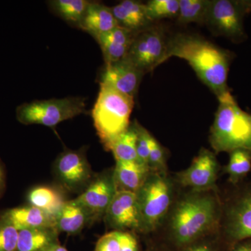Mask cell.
I'll return each mask as SVG.
<instances>
[{
  "instance_id": "6da1fadb",
  "label": "cell",
  "mask_w": 251,
  "mask_h": 251,
  "mask_svg": "<svg viewBox=\"0 0 251 251\" xmlns=\"http://www.w3.org/2000/svg\"><path fill=\"white\" fill-rule=\"evenodd\" d=\"M175 199L166 219L175 247L181 250L220 229L222 203L217 191L190 190Z\"/></svg>"
},
{
  "instance_id": "7a4b0ae2",
  "label": "cell",
  "mask_w": 251,
  "mask_h": 251,
  "mask_svg": "<svg viewBox=\"0 0 251 251\" xmlns=\"http://www.w3.org/2000/svg\"><path fill=\"white\" fill-rule=\"evenodd\" d=\"M172 57L187 61L200 80L219 99L231 93L227 81L233 54L199 36L177 34L169 38L164 62Z\"/></svg>"
},
{
  "instance_id": "3957f363",
  "label": "cell",
  "mask_w": 251,
  "mask_h": 251,
  "mask_svg": "<svg viewBox=\"0 0 251 251\" xmlns=\"http://www.w3.org/2000/svg\"><path fill=\"white\" fill-rule=\"evenodd\" d=\"M219 102L209 142L215 153L244 150L251 152V114L239 108L231 93Z\"/></svg>"
},
{
  "instance_id": "277c9868",
  "label": "cell",
  "mask_w": 251,
  "mask_h": 251,
  "mask_svg": "<svg viewBox=\"0 0 251 251\" xmlns=\"http://www.w3.org/2000/svg\"><path fill=\"white\" fill-rule=\"evenodd\" d=\"M134 99L108 85L100 84L97 101L92 110L94 125L106 149L130 126Z\"/></svg>"
},
{
  "instance_id": "5b68a950",
  "label": "cell",
  "mask_w": 251,
  "mask_h": 251,
  "mask_svg": "<svg viewBox=\"0 0 251 251\" xmlns=\"http://www.w3.org/2000/svg\"><path fill=\"white\" fill-rule=\"evenodd\" d=\"M175 180L168 173L150 171L136 194L141 232H153L166 221L175 202Z\"/></svg>"
},
{
  "instance_id": "8992f818",
  "label": "cell",
  "mask_w": 251,
  "mask_h": 251,
  "mask_svg": "<svg viewBox=\"0 0 251 251\" xmlns=\"http://www.w3.org/2000/svg\"><path fill=\"white\" fill-rule=\"evenodd\" d=\"M85 110V99L83 97L34 100L19 105L16 108V118L24 125L54 127L61 122L84 113Z\"/></svg>"
},
{
  "instance_id": "52a82bcc",
  "label": "cell",
  "mask_w": 251,
  "mask_h": 251,
  "mask_svg": "<svg viewBox=\"0 0 251 251\" xmlns=\"http://www.w3.org/2000/svg\"><path fill=\"white\" fill-rule=\"evenodd\" d=\"M249 13L248 0H211L204 24L216 36L242 42L247 38L244 18Z\"/></svg>"
},
{
  "instance_id": "ba28073f",
  "label": "cell",
  "mask_w": 251,
  "mask_h": 251,
  "mask_svg": "<svg viewBox=\"0 0 251 251\" xmlns=\"http://www.w3.org/2000/svg\"><path fill=\"white\" fill-rule=\"evenodd\" d=\"M168 38L161 25H153L135 34L126 58L144 74L164 62Z\"/></svg>"
},
{
  "instance_id": "9c48e42d",
  "label": "cell",
  "mask_w": 251,
  "mask_h": 251,
  "mask_svg": "<svg viewBox=\"0 0 251 251\" xmlns=\"http://www.w3.org/2000/svg\"><path fill=\"white\" fill-rule=\"evenodd\" d=\"M220 229L231 246L251 238V185L234 193L222 204Z\"/></svg>"
},
{
  "instance_id": "30bf717a",
  "label": "cell",
  "mask_w": 251,
  "mask_h": 251,
  "mask_svg": "<svg viewBox=\"0 0 251 251\" xmlns=\"http://www.w3.org/2000/svg\"><path fill=\"white\" fill-rule=\"evenodd\" d=\"M220 166L215 153L207 149L202 148L184 171L175 176V182L183 188L194 191H217L216 181Z\"/></svg>"
},
{
  "instance_id": "8fae6325",
  "label": "cell",
  "mask_w": 251,
  "mask_h": 251,
  "mask_svg": "<svg viewBox=\"0 0 251 251\" xmlns=\"http://www.w3.org/2000/svg\"><path fill=\"white\" fill-rule=\"evenodd\" d=\"M116 193L112 170L96 176L82 194L74 200L87 213L90 221H94L105 216Z\"/></svg>"
},
{
  "instance_id": "7c38bea8",
  "label": "cell",
  "mask_w": 251,
  "mask_h": 251,
  "mask_svg": "<svg viewBox=\"0 0 251 251\" xmlns=\"http://www.w3.org/2000/svg\"><path fill=\"white\" fill-rule=\"evenodd\" d=\"M56 176L67 191L77 192L87 188L92 181V172L85 153L66 150L54 164Z\"/></svg>"
},
{
  "instance_id": "4fadbf2b",
  "label": "cell",
  "mask_w": 251,
  "mask_h": 251,
  "mask_svg": "<svg viewBox=\"0 0 251 251\" xmlns=\"http://www.w3.org/2000/svg\"><path fill=\"white\" fill-rule=\"evenodd\" d=\"M105 223L114 230L126 229L141 232V222L136 194L128 191H117L105 216Z\"/></svg>"
},
{
  "instance_id": "5bb4252c",
  "label": "cell",
  "mask_w": 251,
  "mask_h": 251,
  "mask_svg": "<svg viewBox=\"0 0 251 251\" xmlns=\"http://www.w3.org/2000/svg\"><path fill=\"white\" fill-rule=\"evenodd\" d=\"M145 74L126 58L105 65L100 84L135 99Z\"/></svg>"
},
{
  "instance_id": "9a60e30c",
  "label": "cell",
  "mask_w": 251,
  "mask_h": 251,
  "mask_svg": "<svg viewBox=\"0 0 251 251\" xmlns=\"http://www.w3.org/2000/svg\"><path fill=\"white\" fill-rule=\"evenodd\" d=\"M0 219L18 231L27 229L56 228L55 218L31 205L19 206L4 211Z\"/></svg>"
},
{
  "instance_id": "2e32d148",
  "label": "cell",
  "mask_w": 251,
  "mask_h": 251,
  "mask_svg": "<svg viewBox=\"0 0 251 251\" xmlns=\"http://www.w3.org/2000/svg\"><path fill=\"white\" fill-rule=\"evenodd\" d=\"M119 26L138 32L153 24L147 14L145 3L125 0L111 8Z\"/></svg>"
},
{
  "instance_id": "e0dca14e",
  "label": "cell",
  "mask_w": 251,
  "mask_h": 251,
  "mask_svg": "<svg viewBox=\"0 0 251 251\" xmlns=\"http://www.w3.org/2000/svg\"><path fill=\"white\" fill-rule=\"evenodd\" d=\"M148 166L137 162L116 161L113 176L117 191L136 193L150 174Z\"/></svg>"
},
{
  "instance_id": "ac0fdd59",
  "label": "cell",
  "mask_w": 251,
  "mask_h": 251,
  "mask_svg": "<svg viewBox=\"0 0 251 251\" xmlns=\"http://www.w3.org/2000/svg\"><path fill=\"white\" fill-rule=\"evenodd\" d=\"M111 8L100 3L90 2L79 27L95 39L117 27Z\"/></svg>"
},
{
  "instance_id": "d6986e66",
  "label": "cell",
  "mask_w": 251,
  "mask_h": 251,
  "mask_svg": "<svg viewBox=\"0 0 251 251\" xmlns=\"http://www.w3.org/2000/svg\"><path fill=\"white\" fill-rule=\"evenodd\" d=\"M56 228L27 229L18 232L16 251H47L58 242Z\"/></svg>"
},
{
  "instance_id": "ffe728a7",
  "label": "cell",
  "mask_w": 251,
  "mask_h": 251,
  "mask_svg": "<svg viewBox=\"0 0 251 251\" xmlns=\"http://www.w3.org/2000/svg\"><path fill=\"white\" fill-rule=\"evenodd\" d=\"M90 222L87 213L75 200L66 201L55 216V227L59 232L76 234Z\"/></svg>"
},
{
  "instance_id": "44dd1931",
  "label": "cell",
  "mask_w": 251,
  "mask_h": 251,
  "mask_svg": "<svg viewBox=\"0 0 251 251\" xmlns=\"http://www.w3.org/2000/svg\"><path fill=\"white\" fill-rule=\"evenodd\" d=\"M29 205L35 206L55 218L66 202L62 193L49 186H38L28 193Z\"/></svg>"
},
{
  "instance_id": "7402d4cb",
  "label": "cell",
  "mask_w": 251,
  "mask_h": 251,
  "mask_svg": "<svg viewBox=\"0 0 251 251\" xmlns=\"http://www.w3.org/2000/svg\"><path fill=\"white\" fill-rule=\"evenodd\" d=\"M137 140L138 123L135 122L130 125L127 130L119 135L105 150L112 151L116 161L138 163L136 151Z\"/></svg>"
},
{
  "instance_id": "603a6c76",
  "label": "cell",
  "mask_w": 251,
  "mask_h": 251,
  "mask_svg": "<svg viewBox=\"0 0 251 251\" xmlns=\"http://www.w3.org/2000/svg\"><path fill=\"white\" fill-rule=\"evenodd\" d=\"M229 153L228 163L224 172L228 175L230 182L237 184L242 181L251 170V152L244 150H236Z\"/></svg>"
},
{
  "instance_id": "cb8c5ba5",
  "label": "cell",
  "mask_w": 251,
  "mask_h": 251,
  "mask_svg": "<svg viewBox=\"0 0 251 251\" xmlns=\"http://www.w3.org/2000/svg\"><path fill=\"white\" fill-rule=\"evenodd\" d=\"M90 1L86 0H53L50 1L56 14L68 22L79 26L88 8Z\"/></svg>"
},
{
  "instance_id": "d4e9b609",
  "label": "cell",
  "mask_w": 251,
  "mask_h": 251,
  "mask_svg": "<svg viewBox=\"0 0 251 251\" xmlns=\"http://www.w3.org/2000/svg\"><path fill=\"white\" fill-rule=\"evenodd\" d=\"M211 0H179L178 22L204 24Z\"/></svg>"
},
{
  "instance_id": "484cf974",
  "label": "cell",
  "mask_w": 251,
  "mask_h": 251,
  "mask_svg": "<svg viewBox=\"0 0 251 251\" xmlns=\"http://www.w3.org/2000/svg\"><path fill=\"white\" fill-rule=\"evenodd\" d=\"M145 6L149 19L153 23L163 18L177 17L179 0H150Z\"/></svg>"
},
{
  "instance_id": "4316f807",
  "label": "cell",
  "mask_w": 251,
  "mask_h": 251,
  "mask_svg": "<svg viewBox=\"0 0 251 251\" xmlns=\"http://www.w3.org/2000/svg\"><path fill=\"white\" fill-rule=\"evenodd\" d=\"M96 39L98 41L103 52L105 65L125 59L129 50L130 48L128 46L109 40L103 36H99Z\"/></svg>"
},
{
  "instance_id": "83f0119b",
  "label": "cell",
  "mask_w": 251,
  "mask_h": 251,
  "mask_svg": "<svg viewBox=\"0 0 251 251\" xmlns=\"http://www.w3.org/2000/svg\"><path fill=\"white\" fill-rule=\"evenodd\" d=\"M150 171L167 174L166 150L154 138L151 140V151L149 157Z\"/></svg>"
},
{
  "instance_id": "f1b7e54d",
  "label": "cell",
  "mask_w": 251,
  "mask_h": 251,
  "mask_svg": "<svg viewBox=\"0 0 251 251\" xmlns=\"http://www.w3.org/2000/svg\"><path fill=\"white\" fill-rule=\"evenodd\" d=\"M18 232L12 225L0 219V251L17 250Z\"/></svg>"
},
{
  "instance_id": "f546056e",
  "label": "cell",
  "mask_w": 251,
  "mask_h": 251,
  "mask_svg": "<svg viewBox=\"0 0 251 251\" xmlns=\"http://www.w3.org/2000/svg\"><path fill=\"white\" fill-rule=\"evenodd\" d=\"M153 136L144 127L138 124V140H137V156L138 163L148 166L149 157L151 151Z\"/></svg>"
},
{
  "instance_id": "4dcf8cb0",
  "label": "cell",
  "mask_w": 251,
  "mask_h": 251,
  "mask_svg": "<svg viewBox=\"0 0 251 251\" xmlns=\"http://www.w3.org/2000/svg\"><path fill=\"white\" fill-rule=\"evenodd\" d=\"M122 231L113 230L99 239L95 251H121Z\"/></svg>"
},
{
  "instance_id": "1f68e13d",
  "label": "cell",
  "mask_w": 251,
  "mask_h": 251,
  "mask_svg": "<svg viewBox=\"0 0 251 251\" xmlns=\"http://www.w3.org/2000/svg\"><path fill=\"white\" fill-rule=\"evenodd\" d=\"M181 251H220V249L215 242L207 240L206 237L190 244Z\"/></svg>"
},
{
  "instance_id": "d6a6232c",
  "label": "cell",
  "mask_w": 251,
  "mask_h": 251,
  "mask_svg": "<svg viewBox=\"0 0 251 251\" xmlns=\"http://www.w3.org/2000/svg\"><path fill=\"white\" fill-rule=\"evenodd\" d=\"M138 242L133 234L122 232L121 251H138Z\"/></svg>"
},
{
  "instance_id": "836d02e7",
  "label": "cell",
  "mask_w": 251,
  "mask_h": 251,
  "mask_svg": "<svg viewBox=\"0 0 251 251\" xmlns=\"http://www.w3.org/2000/svg\"><path fill=\"white\" fill-rule=\"evenodd\" d=\"M229 251H251V238L241 241L231 246Z\"/></svg>"
},
{
  "instance_id": "e575fe53",
  "label": "cell",
  "mask_w": 251,
  "mask_h": 251,
  "mask_svg": "<svg viewBox=\"0 0 251 251\" xmlns=\"http://www.w3.org/2000/svg\"><path fill=\"white\" fill-rule=\"evenodd\" d=\"M4 173L3 170L2 166L0 163V195L2 193L3 189L4 188Z\"/></svg>"
},
{
  "instance_id": "d590c367",
  "label": "cell",
  "mask_w": 251,
  "mask_h": 251,
  "mask_svg": "<svg viewBox=\"0 0 251 251\" xmlns=\"http://www.w3.org/2000/svg\"><path fill=\"white\" fill-rule=\"evenodd\" d=\"M47 251H68L66 248L62 247L59 244H55Z\"/></svg>"
},
{
  "instance_id": "8d00e7d4",
  "label": "cell",
  "mask_w": 251,
  "mask_h": 251,
  "mask_svg": "<svg viewBox=\"0 0 251 251\" xmlns=\"http://www.w3.org/2000/svg\"><path fill=\"white\" fill-rule=\"evenodd\" d=\"M249 3V12L251 13V0H248Z\"/></svg>"
},
{
  "instance_id": "74e56055",
  "label": "cell",
  "mask_w": 251,
  "mask_h": 251,
  "mask_svg": "<svg viewBox=\"0 0 251 251\" xmlns=\"http://www.w3.org/2000/svg\"></svg>"
}]
</instances>
